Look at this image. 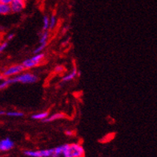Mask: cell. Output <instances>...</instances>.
<instances>
[{
	"label": "cell",
	"instance_id": "cell-18",
	"mask_svg": "<svg viewBox=\"0 0 157 157\" xmlns=\"http://www.w3.org/2000/svg\"><path fill=\"white\" fill-rule=\"evenodd\" d=\"M8 46V42H3L2 44H0V53H2Z\"/></svg>",
	"mask_w": 157,
	"mask_h": 157
},
{
	"label": "cell",
	"instance_id": "cell-22",
	"mask_svg": "<svg viewBox=\"0 0 157 157\" xmlns=\"http://www.w3.org/2000/svg\"><path fill=\"white\" fill-rule=\"evenodd\" d=\"M63 70V67L62 66H58L56 68V71H57V72H61Z\"/></svg>",
	"mask_w": 157,
	"mask_h": 157
},
{
	"label": "cell",
	"instance_id": "cell-3",
	"mask_svg": "<svg viewBox=\"0 0 157 157\" xmlns=\"http://www.w3.org/2000/svg\"><path fill=\"white\" fill-rule=\"evenodd\" d=\"M54 153V148L43 149V150H26L23 151L25 155L29 157H52Z\"/></svg>",
	"mask_w": 157,
	"mask_h": 157
},
{
	"label": "cell",
	"instance_id": "cell-13",
	"mask_svg": "<svg viewBox=\"0 0 157 157\" xmlns=\"http://www.w3.org/2000/svg\"><path fill=\"white\" fill-rule=\"evenodd\" d=\"M44 57H45V54L44 53H39V54H35L33 57H31V59L34 60L35 62L37 63L39 65V63L44 59Z\"/></svg>",
	"mask_w": 157,
	"mask_h": 157
},
{
	"label": "cell",
	"instance_id": "cell-9",
	"mask_svg": "<svg viewBox=\"0 0 157 157\" xmlns=\"http://www.w3.org/2000/svg\"><path fill=\"white\" fill-rule=\"evenodd\" d=\"M77 75H78V71H77L76 67H74L73 71L70 73V74L67 75H65V76L62 78V82H64V83H65V82H69V81L73 80Z\"/></svg>",
	"mask_w": 157,
	"mask_h": 157
},
{
	"label": "cell",
	"instance_id": "cell-7",
	"mask_svg": "<svg viewBox=\"0 0 157 157\" xmlns=\"http://www.w3.org/2000/svg\"><path fill=\"white\" fill-rule=\"evenodd\" d=\"M64 118H66V116H65L63 113H56L52 115V116H48V117L43 120V122L50 123L52 122V121H55V120H60V119H64Z\"/></svg>",
	"mask_w": 157,
	"mask_h": 157
},
{
	"label": "cell",
	"instance_id": "cell-19",
	"mask_svg": "<svg viewBox=\"0 0 157 157\" xmlns=\"http://www.w3.org/2000/svg\"><path fill=\"white\" fill-rule=\"evenodd\" d=\"M15 34L14 33L9 34V35H7V37H6V40H7V41H10V40H12V39L15 38Z\"/></svg>",
	"mask_w": 157,
	"mask_h": 157
},
{
	"label": "cell",
	"instance_id": "cell-21",
	"mask_svg": "<svg viewBox=\"0 0 157 157\" xmlns=\"http://www.w3.org/2000/svg\"><path fill=\"white\" fill-rule=\"evenodd\" d=\"M65 134H66L67 136H73V134H74V132H73L72 130H67L66 132H65Z\"/></svg>",
	"mask_w": 157,
	"mask_h": 157
},
{
	"label": "cell",
	"instance_id": "cell-8",
	"mask_svg": "<svg viewBox=\"0 0 157 157\" xmlns=\"http://www.w3.org/2000/svg\"><path fill=\"white\" fill-rule=\"evenodd\" d=\"M22 65H23V67H24L25 70H27V69H31L33 68V67H37L39 64L30 58L27 59H25L24 61L22 63Z\"/></svg>",
	"mask_w": 157,
	"mask_h": 157
},
{
	"label": "cell",
	"instance_id": "cell-17",
	"mask_svg": "<svg viewBox=\"0 0 157 157\" xmlns=\"http://www.w3.org/2000/svg\"><path fill=\"white\" fill-rule=\"evenodd\" d=\"M43 31H48L49 29V17L48 15H45L44 17V20H43Z\"/></svg>",
	"mask_w": 157,
	"mask_h": 157
},
{
	"label": "cell",
	"instance_id": "cell-6",
	"mask_svg": "<svg viewBox=\"0 0 157 157\" xmlns=\"http://www.w3.org/2000/svg\"><path fill=\"white\" fill-rule=\"evenodd\" d=\"M15 147V143L10 138H5L0 140V151H6Z\"/></svg>",
	"mask_w": 157,
	"mask_h": 157
},
{
	"label": "cell",
	"instance_id": "cell-1",
	"mask_svg": "<svg viewBox=\"0 0 157 157\" xmlns=\"http://www.w3.org/2000/svg\"><path fill=\"white\" fill-rule=\"evenodd\" d=\"M39 80V77L35 74L31 72L20 73L15 76L5 78L0 83V90H3L6 87L15 83H35Z\"/></svg>",
	"mask_w": 157,
	"mask_h": 157
},
{
	"label": "cell",
	"instance_id": "cell-11",
	"mask_svg": "<svg viewBox=\"0 0 157 157\" xmlns=\"http://www.w3.org/2000/svg\"><path fill=\"white\" fill-rule=\"evenodd\" d=\"M49 116V114H48V112H39V113H36V114H34L31 116V118L33 119V120H43L44 119L48 117Z\"/></svg>",
	"mask_w": 157,
	"mask_h": 157
},
{
	"label": "cell",
	"instance_id": "cell-4",
	"mask_svg": "<svg viewBox=\"0 0 157 157\" xmlns=\"http://www.w3.org/2000/svg\"><path fill=\"white\" fill-rule=\"evenodd\" d=\"M24 71L25 69L22 64L13 65V66L9 67L8 68H6V70L2 72V75L4 77V78H10V77L15 76L23 72Z\"/></svg>",
	"mask_w": 157,
	"mask_h": 157
},
{
	"label": "cell",
	"instance_id": "cell-5",
	"mask_svg": "<svg viewBox=\"0 0 157 157\" xmlns=\"http://www.w3.org/2000/svg\"><path fill=\"white\" fill-rule=\"evenodd\" d=\"M27 0H13L10 4L11 13L21 12L26 6Z\"/></svg>",
	"mask_w": 157,
	"mask_h": 157
},
{
	"label": "cell",
	"instance_id": "cell-16",
	"mask_svg": "<svg viewBox=\"0 0 157 157\" xmlns=\"http://www.w3.org/2000/svg\"><path fill=\"white\" fill-rule=\"evenodd\" d=\"M47 45H48V43H44V44H39V47H37V48L34 50V54L35 55V54H39V53H41V52L44 50V48L47 47Z\"/></svg>",
	"mask_w": 157,
	"mask_h": 157
},
{
	"label": "cell",
	"instance_id": "cell-20",
	"mask_svg": "<svg viewBox=\"0 0 157 157\" xmlns=\"http://www.w3.org/2000/svg\"><path fill=\"white\" fill-rule=\"evenodd\" d=\"M13 0H0V3H2V4H6L10 5L11 3Z\"/></svg>",
	"mask_w": 157,
	"mask_h": 157
},
{
	"label": "cell",
	"instance_id": "cell-2",
	"mask_svg": "<svg viewBox=\"0 0 157 157\" xmlns=\"http://www.w3.org/2000/svg\"><path fill=\"white\" fill-rule=\"evenodd\" d=\"M53 154H62L65 157H84L85 151L79 144H66L54 148Z\"/></svg>",
	"mask_w": 157,
	"mask_h": 157
},
{
	"label": "cell",
	"instance_id": "cell-24",
	"mask_svg": "<svg viewBox=\"0 0 157 157\" xmlns=\"http://www.w3.org/2000/svg\"><path fill=\"white\" fill-rule=\"evenodd\" d=\"M3 115H6V112L3 110H0V116H3Z\"/></svg>",
	"mask_w": 157,
	"mask_h": 157
},
{
	"label": "cell",
	"instance_id": "cell-25",
	"mask_svg": "<svg viewBox=\"0 0 157 157\" xmlns=\"http://www.w3.org/2000/svg\"><path fill=\"white\" fill-rule=\"evenodd\" d=\"M4 77H3V76H2V75H0V81H1V80H3V79H4Z\"/></svg>",
	"mask_w": 157,
	"mask_h": 157
},
{
	"label": "cell",
	"instance_id": "cell-15",
	"mask_svg": "<svg viewBox=\"0 0 157 157\" xmlns=\"http://www.w3.org/2000/svg\"><path fill=\"white\" fill-rule=\"evenodd\" d=\"M56 23H57V19L55 15H52L51 18H49V29L48 30H53L56 27Z\"/></svg>",
	"mask_w": 157,
	"mask_h": 157
},
{
	"label": "cell",
	"instance_id": "cell-12",
	"mask_svg": "<svg viewBox=\"0 0 157 157\" xmlns=\"http://www.w3.org/2000/svg\"><path fill=\"white\" fill-rule=\"evenodd\" d=\"M49 31H44V32L40 35V39H39V44H44V43H48V40L49 39Z\"/></svg>",
	"mask_w": 157,
	"mask_h": 157
},
{
	"label": "cell",
	"instance_id": "cell-10",
	"mask_svg": "<svg viewBox=\"0 0 157 157\" xmlns=\"http://www.w3.org/2000/svg\"><path fill=\"white\" fill-rule=\"evenodd\" d=\"M10 13H11V10H10V5L0 3V15H6Z\"/></svg>",
	"mask_w": 157,
	"mask_h": 157
},
{
	"label": "cell",
	"instance_id": "cell-14",
	"mask_svg": "<svg viewBox=\"0 0 157 157\" xmlns=\"http://www.w3.org/2000/svg\"><path fill=\"white\" fill-rule=\"evenodd\" d=\"M6 116H10V117H23L25 116V114L21 112L12 111V112H6Z\"/></svg>",
	"mask_w": 157,
	"mask_h": 157
},
{
	"label": "cell",
	"instance_id": "cell-23",
	"mask_svg": "<svg viewBox=\"0 0 157 157\" xmlns=\"http://www.w3.org/2000/svg\"><path fill=\"white\" fill-rule=\"evenodd\" d=\"M52 157H65L62 154H53Z\"/></svg>",
	"mask_w": 157,
	"mask_h": 157
}]
</instances>
